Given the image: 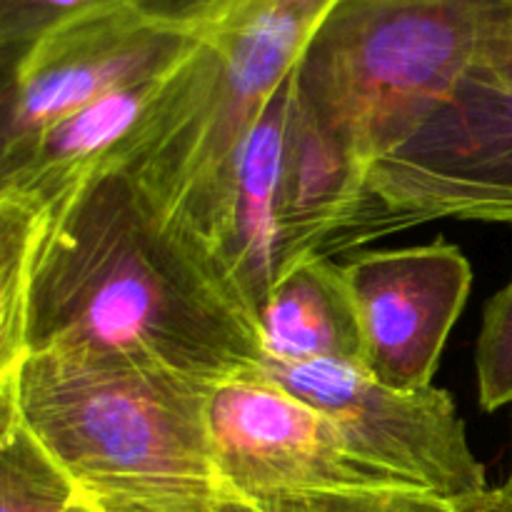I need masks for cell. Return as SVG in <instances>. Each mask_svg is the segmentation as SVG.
<instances>
[{
  "mask_svg": "<svg viewBox=\"0 0 512 512\" xmlns=\"http://www.w3.org/2000/svg\"><path fill=\"white\" fill-rule=\"evenodd\" d=\"M455 512H512V493L508 485L488 488L463 503H455Z\"/></svg>",
  "mask_w": 512,
  "mask_h": 512,
  "instance_id": "2e32d148",
  "label": "cell"
},
{
  "mask_svg": "<svg viewBox=\"0 0 512 512\" xmlns=\"http://www.w3.org/2000/svg\"><path fill=\"white\" fill-rule=\"evenodd\" d=\"M475 373L483 410L512 405V278L485 308L475 350Z\"/></svg>",
  "mask_w": 512,
  "mask_h": 512,
  "instance_id": "9a60e30c",
  "label": "cell"
},
{
  "mask_svg": "<svg viewBox=\"0 0 512 512\" xmlns=\"http://www.w3.org/2000/svg\"><path fill=\"white\" fill-rule=\"evenodd\" d=\"M293 105V75L278 88L245 138L230 185L220 238V268L258 325L285 275L283 153Z\"/></svg>",
  "mask_w": 512,
  "mask_h": 512,
  "instance_id": "9c48e42d",
  "label": "cell"
},
{
  "mask_svg": "<svg viewBox=\"0 0 512 512\" xmlns=\"http://www.w3.org/2000/svg\"><path fill=\"white\" fill-rule=\"evenodd\" d=\"M38 353L125 355L213 383L265 365L235 290L118 168L40 210L0 203V370Z\"/></svg>",
  "mask_w": 512,
  "mask_h": 512,
  "instance_id": "6da1fadb",
  "label": "cell"
},
{
  "mask_svg": "<svg viewBox=\"0 0 512 512\" xmlns=\"http://www.w3.org/2000/svg\"><path fill=\"white\" fill-rule=\"evenodd\" d=\"M213 0H0V58L10 60L58 25L118 5H143L153 13L198 28Z\"/></svg>",
  "mask_w": 512,
  "mask_h": 512,
  "instance_id": "4fadbf2b",
  "label": "cell"
},
{
  "mask_svg": "<svg viewBox=\"0 0 512 512\" xmlns=\"http://www.w3.org/2000/svg\"><path fill=\"white\" fill-rule=\"evenodd\" d=\"M265 365H363V333L345 265L313 255L275 283L258 315Z\"/></svg>",
  "mask_w": 512,
  "mask_h": 512,
  "instance_id": "8fae6325",
  "label": "cell"
},
{
  "mask_svg": "<svg viewBox=\"0 0 512 512\" xmlns=\"http://www.w3.org/2000/svg\"><path fill=\"white\" fill-rule=\"evenodd\" d=\"M505 485H508V488H510V493H512V473H510V480H508V483H505Z\"/></svg>",
  "mask_w": 512,
  "mask_h": 512,
  "instance_id": "e0dca14e",
  "label": "cell"
},
{
  "mask_svg": "<svg viewBox=\"0 0 512 512\" xmlns=\"http://www.w3.org/2000/svg\"><path fill=\"white\" fill-rule=\"evenodd\" d=\"M512 0H335L295 65V95L368 173L493 53Z\"/></svg>",
  "mask_w": 512,
  "mask_h": 512,
  "instance_id": "3957f363",
  "label": "cell"
},
{
  "mask_svg": "<svg viewBox=\"0 0 512 512\" xmlns=\"http://www.w3.org/2000/svg\"><path fill=\"white\" fill-rule=\"evenodd\" d=\"M0 512H108L15 415H0Z\"/></svg>",
  "mask_w": 512,
  "mask_h": 512,
  "instance_id": "7c38bea8",
  "label": "cell"
},
{
  "mask_svg": "<svg viewBox=\"0 0 512 512\" xmlns=\"http://www.w3.org/2000/svg\"><path fill=\"white\" fill-rule=\"evenodd\" d=\"M208 435L215 473L228 498L305 490H410L355 458L320 410L263 373L213 385Z\"/></svg>",
  "mask_w": 512,
  "mask_h": 512,
  "instance_id": "52a82bcc",
  "label": "cell"
},
{
  "mask_svg": "<svg viewBox=\"0 0 512 512\" xmlns=\"http://www.w3.org/2000/svg\"><path fill=\"white\" fill-rule=\"evenodd\" d=\"M195 45V28L143 5L78 15L3 63L0 155L83 105L170 73Z\"/></svg>",
  "mask_w": 512,
  "mask_h": 512,
  "instance_id": "8992f818",
  "label": "cell"
},
{
  "mask_svg": "<svg viewBox=\"0 0 512 512\" xmlns=\"http://www.w3.org/2000/svg\"><path fill=\"white\" fill-rule=\"evenodd\" d=\"M168 75L113 90L40 130L13 153L0 155V203L40 210L105 168L155 103Z\"/></svg>",
  "mask_w": 512,
  "mask_h": 512,
  "instance_id": "30bf717a",
  "label": "cell"
},
{
  "mask_svg": "<svg viewBox=\"0 0 512 512\" xmlns=\"http://www.w3.org/2000/svg\"><path fill=\"white\" fill-rule=\"evenodd\" d=\"M263 375L320 410L355 458L405 488L450 505L488 490L445 390L393 388L353 363L263 365Z\"/></svg>",
  "mask_w": 512,
  "mask_h": 512,
  "instance_id": "5b68a950",
  "label": "cell"
},
{
  "mask_svg": "<svg viewBox=\"0 0 512 512\" xmlns=\"http://www.w3.org/2000/svg\"><path fill=\"white\" fill-rule=\"evenodd\" d=\"M213 512H455V505L415 490H305L228 498Z\"/></svg>",
  "mask_w": 512,
  "mask_h": 512,
  "instance_id": "5bb4252c",
  "label": "cell"
},
{
  "mask_svg": "<svg viewBox=\"0 0 512 512\" xmlns=\"http://www.w3.org/2000/svg\"><path fill=\"white\" fill-rule=\"evenodd\" d=\"M343 265L363 333V368L400 390L433 385L473 285L463 250L435 240L363 253Z\"/></svg>",
  "mask_w": 512,
  "mask_h": 512,
  "instance_id": "ba28073f",
  "label": "cell"
},
{
  "mask_svg": "<svg viewBox=\"0 0 512 512\" xmlns=\"http://www.w3.org/2000/svg\"><path fill=\"white\" fill-rule=\"evenodd\" d=\"M213 380L125 355L38 353L0 370L15 415L108 512H213Z\"/></svg>",
  "mask_w": 512,
  "mask_h": 512,
  "instance_id": "7a4b0ae2",
  "label": "cell"
},
{
  "mask_svg": "<svg viewBox=\"0 0 512 512\" xmlns=\"http://www.w3.org/2000/svg\"><path fill=\"white\" fill-rule=\"evenodd\" d=\"M368 235L453 218L512 225V18L493 53L365 173Z\"/></svg>",
  "mask_w": 512,
  "mask_h": 512,
  "instance_id": "277c9868",
  "label": "cell"
}]
</instances>
